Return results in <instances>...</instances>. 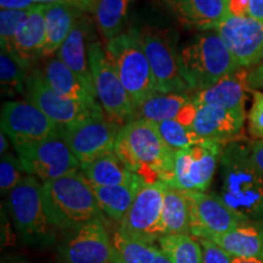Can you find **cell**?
Returning <instances> with one entry per match:
<instances>
[{
	"label": "cell",
	"instance_id": "1",
	"mask_svg": "<svg viewBox=\"0 0 263 263\" xmlns=\"http://www.w3.org/2000/svg\"><path fill=\"white\" fill-rule=\"evenodd\" d=\"M219 197L246 222L263 219V176L250 153L249 143L227 144L221 162Z\"/></svg>",
	"mask_w": 263,
	"mask_h": 263
},
{
	"label": "cell",
	"instance_id": "2",
	"mask_svg": "<svg viewBox=\"0 0 263 263\" xmlns=\"http://www.w3.org/2000/svg\"><path fill=\"white\" fill-rule=\"evenodd\" d=\"M115 154L124 166L139 174L147 183L166 182L173 172L176 153L166 145L155 122L130 121L120 129Z\"/></svg>",
	"mask_w": 263,
	"mask_h": 263
},
{
	"label": "cell",
	"instance_id": "3",
	"mask_svg": "<svg viewBox=\"0 0 263 263\" xmlns=\"http://www.w3.org/2000/svg\"><path fill=\"white\" fill-rule=\"evenodd\" d=\"M44 206L51 226L76 230L88 223L104 221L93 186L82 172L43 183Z\"/></svg>",
	"mask_w": 263,
	"mask_h": 263
},
{
	"label": "cell",
	"instance_id": "4",
	"mask_svg": "<svg viewBox=\"0 0 263 263\" xmlns=\"http://www.w3.org/2000/svg\"><path fill=\"white\" fill-rule=\"evenodd\" d=\"M179 58L192 94L212 87L239 70L232 52L216 31L190 39L179 51Z\"/></svg>",
	"mask_w": 263,
	"mask_h": 263
},
{
	"label": "cell",
	"instance_id": "5",
	"mask_svg": "<svg viewBox=\"0 0 263 263\" xmlns=\"http://www.w3.org/2000/svg\"><path fill=\"white\" fill-rule=\"evenodd\" d=\"M105 51L134 106L157 94L153 71L140 42L139 28L129 27L107 41Z\"/></svg>",
	"mask_w": 263,
	"mask_h": 263
},
{
	"label": "cell",
	"instance_id": "6",
	"mask_svg": "<svg viewBox=\"0 0 263 263\" xmlns=\"http://www.w3.org/2000/svg\"><path fill=\"white\" fill-rule=\"evenodd\" d=\"M88 59L99 104L103 107L105 116L122 128L134 118V105L129 94L107 58L105 47L97 39H91L88 44Z\"/></svg>",
	"mask_w": 263,
	"mask_h": 263
},
{
	"label": "cell",
	"instance_id": "7",
	"mask_svg": "<svg viewBox=\"0 0 263 263\" xmlns=\"http://www.w3.org/2000/svg\"><path fill=\"white\" fill-rule=\"evenodd\" d=\"M139 37L153 71L157 93L192 94L184 78L179 52L170 35L160 28L144 26L139 28Z\"/></svg>",
	"mask_w": 263,
	"mask_h": 263
},
{
	"label": "cell",
	"instance_id": "8",
	"mask_svg": "<svg viewBox=\"0 0 263 263\" xmlns=\"http://www.w3.org/2000/svg\"><path fill=\"white\" fill-rule=\"evenodd\" d=\"M224 146L218 141L201 140L176 153L173 172L164 183L182 192H206Z\"/></svg>",
	"mask_w": 263,
	"mask_h": 263
},
{
	"label": "cell",
	"instance_id": "9",
	"mask_svg": "<svg viewBox=\"0 0 263 263\" xmlns=\"http://www.w3.org/2000/svg\"><path fill=\"white\" fill-rule=\"evenodd\" d=\"M15 150L25 172L42 183L81 171L80 161L59 134Z\"/></svg>",
	"mask_w": 263,
	"mask_h": 263
},
{
	"label": "cell",
	"instance_id": "10",
	"mask_svg": "<svg viewBox=\"0 0 263 263\" xmlns=\"http://www.w3.org/2000/svg\"><path fill=\"white\" fill-rule=\"evenodd\" d=\"M120 129L103 115L59 127L58 134L83 166L115 151Z\"/></svg>",
	"mask_w": 263,
	"mask_h": 263
},
{
	"label": "cell",
	"instance_id": "11",
	"mask_svg": "<svg viewBox=\"0 0 263 263\" xmlns=\"http://www.w3.org/2000/svg\"><path fill=\"white\" fill-rule=\"evenodd\" d=\"M8 207L16 228L25 238L45 241L51 223L45 211L43 183L33 176H25L8 194Z\"/></svg>",
	"mask_w": 263,
	"mask_h": 263
},
{
	"label": "cell",
	"instance_id": "12",
	"mask_svg": "<svg viewBox=\"0 0 263 263\" xmlns=\"http://www.w3.org/2000/svg\"><path fill=\"white\" fill-rule=\"evenodd\" d=\"M167 184L162 180L146 183L138 194L118 230L130 238L155 244L162 238V211Z\"/></svg>",
	"mask_w": 263,
	"mask_h": 263
},
{
	"label": "cell",
	"instance_id": "13",
	"mask_svg": "<svg viewBox=\"0 0 263 263\" xmlns=\"http://www.w3.org/2000/svg\"><path fill=\"white\" fill-rule=\"evenodd\" d=\"M25 97L59 127L78 122L84 118L105 115L103 107H94L57 93L39 68H32L26 82Z\"/></svg>",
	"mask_w": 263,
	"mask_h": 263
},
{
	"label": "cell",
	"instance_id": "14",
	"mask_svg": "<svg viewBox=\"0 0 263 263\" xmlns=\"http://www.w3.org/2000/svg\"><path fill=\"white\" fill-rule=\"evenodd\" d=\"M0 123L2 132L14 147L37 143L59 133L58 124L27 100L6 101Z\"/></svg>",
	"mask_w": 263,
	"mask_h": 263
},
{
	"label": "cell",
	"instance_id": "15",
	"mask_svg": "<svg viewBox=\"0 0 263 263\" xmlns=\"http://www.w3.org/2000/svg\"><path fill=\"white\" fill-rule=\"evenodd\" d=\"M213 31L226 43L239 68H255L263 62V21L229 14Z\"/></svg>",
	"mask_w": 263,
	"mask_h": 263
},
{
	"label": "cell",
	"instance_id": "16",
	"mask_svg": "<svg viewBox=\"0 0 263 263\" xmlns=\"http://www.w3.org/2000/svg\"><path fill=\"white\" fill-rule=\"evenodd\" d=\"M60 254L64 263H121L103 219L73 230Z\"/></svg>",
	"mask_w": 263,
	"mask_h": 263
},
{
	"label": "cell",
	"instance_id": "17",
	"mask_svg": "<svg viewBox=\"0 0 263 263\" xmlns=\"http://www.w3.org/2000/svg\"><path fill=\"white\" fill-rule=\"evenodd\" d=\"M185 194L192 212L190 235L196 239H203L210 234H222L246 223L218 195L206 192H185Z\"/></svg>",
	"mask_w": 263,
	"mask_h": 263
},
{
	"label": "cell",
	"instance_id": "18",
	"mask_svg": "<svg viewBox=\"0 0 263 263\" xmlns=\"http://www.w3.org/2000/svg\"><path fill=\"white\" fill-rule=\"evenodd\" d=\"M94 25L93 18L87 16L85 12H82L68 37L61 45L60 50L58 51L57 58L67 65L80 77L87 89L97 98L88 59V44L91 39H94Z\"/></svg>",
	"mask_w": 263,
	"mask_h": 263
},
{
	"label": "cell",
	"instance_id": "19",
	"mask_svg": "<svg viewBox=\"0 0 263 263\" xmlns=\"http://www.w3.org/2000/svg\"><path fill=\"white\" fill-rule=\"evenodd\" d=\"M195 106L196 111L192 128L200 139L218 141L226 145L232 141L240 140L245 118L213 105Z\"/></svg>",
	"mask_w": 263,
	"mask_h": 263
},
{
	"label": "cell",
	"instance_id": "20",
	"mask_svg": "<svg viewBox=\"0 0 263 263\" xmlns=\"http://www.w3.org/2000/svg\"><path fill=\"white\" fill-rule=\"evenodd\" d=\"M248 73L249 70L239 68L234 73L227 76L212 87L195 91L192 95L194 104L213 105V106L226 108L246 120V93L250 91Z\"/></svg>",
	"mask_w": 263,
	"mask_h": 263
},
{
	"label": "cell",
	"instance_id": "21",
	"mask_svg": "<svg viewBox=\"0 0 263 263\" xmlns=\"http://www.w3.org/2000/svg\"><path fill=\"white\" fill-rule=\"evenodd\" d=\"M180 24L189 28L213 31L229 15L230 0H162Z\"/></svg>",
	"mask_w": 263,
	"mask_h": 263
},
{
	"label": "cell",
	"instance_id": "22",
	"mask_svg": "<svg viewBox=\"0 0 263 263\" xmlns=\"http://www.w3.org/2000/svg\"><path fill=\"white\" fill-rule=\"evenodd\" d=\"M196 106L190 94H161L157 93L134 106V118L151 122L178 120L192 126Z\"/></svg>",
	"mask_w": 263,
	"mask_h": 263
},
{
	"label": "cell",
	"instance_id": "23",
	"mask_svg": "<svg viewBox=\"0 0 263 263\" xmlns=\"http://www.w3.org/2000/svg\"><path fill=\"white\" fill-rule=\"evenodd\" d=\"M211 240L233 257L263 259V219L240 224L222 234H210Z\"/></svg>",
	"mask_w": 263,
	"mask_h": 263
},
{
	"label": "cell",
	"instance_id": "24",
	"mask_svg": "<svg viewBox=\"0 0 263 263\" xmlns=\"http://www.w3.org/2000/svg\"><path fill=\"white\" fill-rule=\"evenodd\" d=\"M45 45V6L37 4L29 9L28 17L21 25L12 43V54L33 68L43 59Z\"/></svg>",
	"mask_w": 263,
	"mask_h": 263
},
{
	"label": "cell",
	"instance_id": "25",
	"mask_svg": "<svg viewBox=\"0 0 263 263\" xmlns=\"http://www.w3.org/2000/svg\"><path fill=\"white\" fill-rule=\"evenodd\" d=\"M42 72L49 85L62 97L80 101L89 106H101L98 99L87 89L80 77L59 58L48 59Z\"/></svg>",
	"mask_w": 263,
	"mask_h": 263
},
{
	"label": "cell",
	"instance_id": "26",
	"mask_svg": "<svg viewBox=\"0 0 263 263\" xmlns=\"http://www.w3.org/2000/svg\"><path fill=\"white\" fill-rule=\"evenodd\" d=\"M146 183V180L138 174L133 180L121 185L91 186L104 215L120 224Z\"/></svg>",
	"mask_w": 263,
	"mask_h": 263
},
{
	"label": "cell",
	"instance_id": "27",
	"mask_svg": "<svg viewBox=\"0 0 263 263\" xmlns=\"http://www.w3.org/2000/svg\"><path fill=\"white\" fill-rule=\"evenodd\" d=\"M44 6L45 45L43 59H51L60 50L82 11L65 4H44Z\"/></svg>",
	"mask_w": 263,
	"mask_h": 263
},
{
	"label": "cell",
	"instance_id": "28",
	"mask_svg": "<svg viewBox=\"0 0 263 263\" xmlns=\"http://www.w3.org/2000/svg\"><path fill=\"white\" fill-rule=\"evenodd\" d=\"M81 172L91 185L114 186L126 184L138 176L124 166L115 151L81 166Z\"/></svg>",
	"mask_w": 263,
	"mask_h": 263
},
{
	"label": "cell",
	"instance_id": "29",
	"mask_svg": "<svg viewBox=\"0 0 263 263\" xmlns=\"http://www.w3.org/2000/svg\"><path fill=\"white\" fill-rule=\"evenodd\" d=\"M133 0H98L91 12L95 26L105 41L126 31Z\"/></svg>",
	"mask_w": 263,
	"mask_h": 263
},
{
	"label": "cell",
	"instance_id": "30",
	"mask_svg": "<svg viewBox=\"0 0 263 263\" xmlns=\"http://www.w3.org/2000/svg\"><path fill=\"white\" fill-rule=\"evenodd\" d=\"M162 228L164 235L190 234L192 212L185 192L167 186L163 200Z\"/></svg>",
	"mask_w": 263,
	"mask_h": 263
},
{
	"label": "cell",
	"instance_id": "31",
	"mask_svg": "<svg viewBox=\"0 0 263 263\" xmlns=\"http://www.w3.org/2000/svg\"><path fill=\"white\" fill-rule=\"evenodd\" d=\"M32 67L12 52H0V83L2 93L15 97L26 91V82Z\"/></svg>",
	"mask_w": 263,
	"mask_h": 263
},
{
	"label": "cell",
	"instance_id": "32",
	"mask_svg": "<svg viewBox=\"0 0 263 263\" xmlns=\"http://www.w3.org/2000/svg\"><path fill=\"white\" fill-rule=\"evenodd\" d=\"M159 245L172 263H202V248L195 236L164 235L159 240Z\"/></svg>",
	"mask_w": 263,
	"mask_h": 263
},
{
	"label": "cell",
	"instance_id": "33",
	"mask_svg": "<svg viewBox=\"0 0 263 263\" xmlns=\"http://www.w3.org/2000/svg\"><path fill=\"white\" fill-rule=\"evenodd\" d=\"M112 242L121 263H154L160 252L155 244L130 238L118 229L114 233Z\"/></svg>",
	"mask_w": 263,
	"mask_h": 263
},
{
	"label": "cell",
	"instance_id": "34",
	"mask_svg": "<svg viewBox=\"0 0 263 263\" xmlns=\"http://www.w3.org/2000/svg\"><path fill=\"white\" fill-rule=\"evenodd\" d=\"M161 138L166 145L174 153L185 149L193 144L201 141L193 130L192 126L180 122L178 120H168L156 123Z\"/></svg>",
	"mask_w": 263,
	"mask_h": 263
},
{
	"label": "cell",
	"instance_id": "35",
	"mask_svg": "<svg viewBox=\"0 0 263 263\" xmlns=\"http://www.w3.org/2000/svg\"><path fill=\"white\" fill-rule=\"evenodd\" d=\"M28 10H2L0 11V45L2 51H12V43L21 25L28 17Z\"/></svg>",
	"mask_w": 263,
	"mask_h": 263
},
{
	"label": "cell",
	"instance_id": "36",
	"mask_svg": "<svg viewBox=\"0 0 263 263\" xmlns=\"http://www.w3.org/2000/svg\"><path fill=\"white\" fill-rule=\"evenodd\" d=\"M25 170L17 155L5 154L0 160V190L2 194H9L24 178Z\"/></svg>",
	"mask_w": 263,
	"mask_h": 263
},
{
	"label": "cell",
	"instance_id": "37",
	"mask_svg": "<svg viewBox=\"0 0 263 263\" xmlns=\"http://www.w3.org/2000/svg\"><path fill=\"white\" fill-rule=\"evenodd\" d=\"M252 104L248 114L249 133L255 139H263V91L250 90Z\"/></svg>",
	"mask_w": 263,
	"mask_h": 263
},
{
	"label": "cell",
	"instance_id": "38",
	"mask_svg": "<svg viewBox=\"0 0 263 263\" xmlns=\"http://www.w3.org/2000/svg\"><path fill=\"white\" fill-rule=\"evenodd\" d=\"M202 248V263H233V256L216 242L207 239H199Z\"/></svg>",
	"mask_w": 263,
	"mask_h": 263
},
{
	"label": "cell",
	"instance_id": "39",
	"mask_svg": "<svg viewBox=\"0 0 263 263\" xmlns=\"http://www.w3.org/2000/svg\"><path fill=\"white\" fill-rule=\"evenodd\" d=\"M35 3L37 4H65L85 14H91L98 0H35Z\"/></svg>",
	"mask_w": 263,
	"mask_h": 263
},
{
	"label": "cell",
	"instance_id": "40",
	"mask_svg": "<svg viewBox=\"0 0 263 263\" xmlns=\"http://www.w3.org/2000/svg\"><path fill=\"white\" fill-rule=\"evenodd\" d=\"M248 85L250 90H263V62L257 67L249 70Z\"/></svg>",
	"mask_w": 263,
	"mask_h": 263
},
{
	"label": "cell",
	"instance_id": "41",
	"mask_svg": "<svg viewBox=\"0 0 263 263\" xmlns=\"http://www.w3.org/2000/svg\"><path fill=\"white\" fill-rule=\"evenodd\" d=\"M249 145L254 163L263 176V139H256L252 143H249Z\"/></svg>",
	"mask_w": 263,
	"mask_h": 263
},
{
	"label": "cell",
	"instance_id": "42",
	"mask_svg": "<svg viewBox=\"0 0 263 263\" xmlns=\"http://www.w3.org/2000/svg\"><path fill=\"white\" fill-rule=\"evenodd\" d=\"M34 5L35 0H0L2 10H28Z\"/></svg>",
	"mask_w": 263,
	"mask_h": 263
},
{
	"label": "cell",
	"instance_id": "43",
	"mask_svg": "<svg viewBox=\"0 0 263 263\" xmlns=\"http://www.w3.org/2000/svg\"><path fill=\"white\" fill-rule=\"evenodd\" d=\"M249 16L263 21V0H249Z\"/></svg>",
	"mask_w": 263,
	"mask_h": 263
},
{
	"label": "cell",
	"instance_id": "44",
	"mask_svg": "<svg viewBox=\"0 0 263 263\" xmlns=\"http://www.w3.org/2000/svg\"><path fill=\"white\" fill-rule=\"evenodd\" d=\"M8 149H9L8 137H6L2 132V134H0V154H2V156L5 155V154H8Z\"/></svg>",
	"mask_w": 263,
	"mask_h": 263
},
{
	"label": "cell",
	"instance_id": "45",
	"mask_svg": "<svg viewBox=\"0 0 263 263\" xmlns=\"http://www.w3.org/2000/svg\"><path fill=\"white\" fill-rule=\"evenodd\" d=\"M233 263H263V259H258V258L233 257Z\"/></svg>",
	"mask_w": 263,
	"mask_h": 263
},
{
	"label": "cell",
	"instance_id": "46",
	"mask_svg": "<svg viewBox=\"0 0 263 263\" xmlns=\"http://www.w3.org/2000/svg\"><path fill=\"white\" fill-rule=\"evenodd\" d=\"M154 263H172V262L170 261V258L167 257L166 254H164L162 250L160 249V252H159V254H157Z\"/></svg>",
	"mask_w": 263,
	"mask_h": 263
},
{
	"label": "cell",
	"instance_id": "47",
	"mask_svg": "<svg viewBox=\"0 0 263 263\" xmlns=\"http://www.w3.org/2000/svg\"><path fill=\"white\" fill-rule=\"evenodd\" d=\"M12 263H21V262H12Z\"/></svg>",
	"mask_w": 263,
	"mask_h": 263
}]
</instances>
